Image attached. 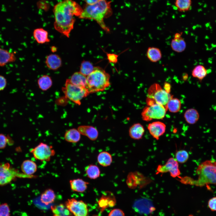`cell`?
Wrapping results in <instances>:
<instances>
[{"mask_svg": "<svg viewBox=\"0 0 216 216\" xmlns=\"http://www.w3.org/2000/svg\"><path fill=\"white\" fill-rule=\"evenodd\" d=\"M83 11V8L73 0H63L56 4L53 9L55 29L68 38L74 28L75 19Z\"/></svg>", "mask_w": 216, "mask_h": 216, "instance_id": "1", "label": "cell"}, {"mask_svg": "<svg viewBox=\"0 0 216 216\" xmlns=\"http://www.w3.org/2000/svg\"><path fill=\"white\" fill-rule=\"evenodd\" d=\"M112 11L111 2L107 0H99L92 5L86 4L83 8V11L79 18L93 20L96 21L104 30L109 32V29L104 22L105 18L110 16Z\"/></svg>", "mask_w": 216, "mask_h": 216, "instance_id": "2", "label": "cell"}, {"mask_svg": "<svg viewBox=\"0 0 216 216\" xmlns=\"http://www.w3.org/2000/svg\"><path fill=\"white\" fill-rule=\"evenodd\" d=\"M198 178L194 180L190 178L188 184L202 187L208 184L216 185V161L208 160L201 163L196 171Z\"/></svg>", "mask_w": 216, "mask_h": 216, "instance_id": "3", "label": "cell"}, {"mask_svg": "<svg viewBox=\"0 0 216 216\" xmlns=\"http://www.w3.org/2000/svg\"><path fill=\"white\" fill-rule=\"evenodd\" d=\"M110 76L104 70L95 67L94 70L87 76L86 88L89 93L104 90L110 85Z\"/></svg>", "mask_w": 216, "mask_h": 216, "instance_id": "4", "label": "cell"}, {"mask_svg": "<svg viewBox=\"0 0 216 216\" xmlns=\"http://www.w3.org/2000/svg\"><path fill=\"white\" fill-rule=\"evenodd\" d=\"M172 97L170 93L163 89L158 83L152 85L149 88L146 99L148 106L156 103L166 107L169 100Z\"/></svg>", "mask_w": 216, "mask_h": 216, "instance_id": "5", "label": "cell"}, {"mask_svg": "<svg viewBox=\"0 0 216 216\" xmlns=\"http://www.w3.org/2000/svg\"><path fill=\"white\" fill-rule=\"evenodd\" d=\"M62 90L66 97L79 105H80L82 100L90 94L86 88L73 84L69 79H67Z\"/></svg>", "mask_w": 216, "mask_h": 216, "instance_id": "6", "label": "cell"}, {"mask_svg": "<svg viewBox=\"0 0 216 216\" xmlns=\"http://www.w3.org/2000/svg\"><path fill=\"white\" fill-rule=\"evenodd\" d=\"M167 110L165 106L154 104L144 108L141 113L142 118L146 121L153 119H162L164 117Z\"/></svg>", "mask_w": 216, "mask_h": 216, "instance_id": "7", "label": "cell"}, {"mask_svg": "<svg viewBox=\"0 0 216 216\" xmlns=\"http://www.w3.org/2000/svg\"><path fill=\"white\" fill-rule=\"evenodd\" d=\"M30 152L35 159L40 161H49L56 152L52 146L40 142L32 148Z\"/></svg>", "mask_w": 216, "mask_h": 216, "instance_id": "8", "label": "cell"}, {"mask_svg": "<svg viewBox=\"0 0 216 216\" xmlns=\"http://www.w3.org/2000/svg\"><path fill=\"white\" fill-rule=\"evenodd\" d=\"M64 205L74 216H87L88 215L87 205L82 200L74 198L68 199Z\"/></svg>", "mask_w": 216, "mask_h": 216, "instance_id": "9", "label": "cell"}, {"mask_svg": "<svg viewBox=\"0 0 216 216\" xmlns=\"http://www.w3.org/2000/svg\"><path fill=\"white\" fill-rule=\"evenodd\" d=\"M18 176L17 171L11 167L9 164H0V185L8 184Z\"/></svg>", "mask_w": 216, "mask_h": 216, "instance_id": "10", "label": "cell"}, {"mask_svg": "<svg viewBox=\"0 0 216 216\" xmlns=\"http://www.w3.org/2000/svg\"><path fill=\"white\" fill-rule=\"evenodd\" d=\"M157 170L158 173L169 172L173 178L178 177L180 174L178 162L172 158H170L164 165H158Z\"/></svg>", "mask_w": 216, "mask_h": 216, "instance_id": "11", "label": "cell"}, {"mask_svg": "<svg viewBox=\"0 0 216 216\" xmlns=\"http://www.w3.org/2000/svg\"><path fill=\"white\" fill-rule=\"evenodd\" d=\"M148 129L150 134L154 138L158 140L165 132L166 126L163 123L157 121L149 124Z\"/></svg>", "mask_w": 216, "mask_h": 216, "instance_id": "12", "label": "cell"}, {"mask_svg": "<svg viewBox=\"0 0 216 216\" xmlns=\"http://www.w3.org/2000/svg\"><path fill=\"white\" fill-rule=\"evenodd\" d=\"M182 34V32L176 33L171 40L170 44L172 50L178 53L184 51L186 47L185 41L181 37Z\"/></svg>", "mask_w": 216, "mask_h": 216, "instance_id": "13", "label": "cell"}, {"mask_svg": "<svg viewBox=\"0 0 216 216\" xmlns=\"http://www.w3.org/2000/svg\"><path fill=\"white\" fill-rule=\"evenodd\" d=\"M16 57L14 52L2 48L0 45V67L15 62Z\"/></svg>", "mask_w": 216, "mask_h": 216, "instance_id": "14", "label": "cell"}, {"mask_svg": "<svg viewBox=\"0 0 216 216\" xmlns=\"http://www.w3.org/2000/svg\"><path fill=\"white\" fill-rule=\"evenodd\" d=\"M78 130L81 134L86 136L92 140H96L98 136V132L95 127L89 125H81L79 126Z\"/></svg>", "mask_w": 216, "mask_h": 216, "instance_id": "15", "label": "cell"}, {"mask_svg": "<svg viewBox=\"0 0 216 216\" xmlns=\"http://www.w3.org/2000/svg\"><path fill=\"white\" fill-rule=\"evenodd\" d=\"M69 183L71 190L79 193H82L85 191L89 184L88 182L80 178L70 180Z\"/></svg>", "mask_w": 216, "mask_h": 216, "instance_id": "16", "label": "cell"}, {"mask_svg": "<svg viewBox=\"0 0 216 216\" xmlns=\"http://www.w3.org/2000/svg\"><path fill=\"white\" fill-rule=\"evenodd\" d=\"M45 62L47 67L52 70L58 69L62 65L61 58L56 54H51L48 56L46 57Z\"/></svg>", "mask_w": 216, "mask_h": 216, "instance_id": "17", "label": "cell"}, {"mask_svg": "<svg viewBox=\"0 0 216 216\" xmlns=\"http://www.w3.org/2000/svg\"><path fill=\"white\" fill-rule=\"evenodd\" d=\"M21 169L24 174L31 175L37 171V166L34 161L27 159L22 162L21 165Z\"/></svg>", "mask_w": 216, "mask_h": 216, "instance_id": "18", "label": "cell"}, {"mask_svg": "<svg viewBox=\"0 0 216 216\" xmlns=\"http://www.w3.org/2000/svg\"><path fill=\"white\" fill-rule=\"evenodd\" d=\"M145 132L143 126L140 123H135L132 125L129 129V133L130 137L134 140L141 139Z\"/></svg>", "mask_w": 216, "mask_h": 216, "instance_id": "19", "label": "cell"}, {"mask_svg": "<svg viewBox=\"0 0 216 216\" xmlns=\"http://www.w3.org/2000/svg\"><path fill=\"white\" fill-rule=\"evenodd\" d=\"M33 34L35 39L39 44H43L50 41L47 31L43 28L35 29L34 31Z\"/></svg>", "mask_w": 216, "mask_h": 216, "instance_id": "20", "label": "cell"}, {"mask_svg": "<svg viewBox=\"0 0 216 216\" xmlns=\"http://www.w3.org/2000/svg\"><path fill=\"white\" fill-rule=\"evenodd\" d=\"M69 80L74 85L86 88L87 76L80 72L74 73Z\"/></svg>", "mask_w": 216, "mask_h": 216, "instance_id": "21", "label": "cell"}, {"mask_svg": "<svg viewBox=\"0 0 216 216\" xmlns=\"http://www.w3.org/2000/svg\"><path fill=\"white\" fill-rule=\"evenodd\" d=\"M53 216H73L64 204H60L51 207Z\"/></svg>", "mask_w": 216, "mask_h": 216, "instance_id": "22", "label": "cell"}, {"mask_svg": "<svg viewBox=\"0 0 216 216\" xmlns=\"http://www.w3.org/2000/svg\"><path fill=\"white\" fill-rule=\"evenodd\" d=\"M64 137L65 140L67 142L72 143H77L80 140L81 134L78 129L72 128L66 132Z\"/></svg>", "mask_w": 216, "mask_h": 216, "instance_id": "23", "label": "cell"}, {"mask_svg": "<svg viewBox=\"0 0 216 216\" xmlns=\"http://www.w3.org/2000/svg\"><path fill=\"white\" fill-rule=\"evenodd\" d=\"M56 197V194L54 191L51 188H48L41 194L40 199L42 203L48 205L53 203Z\"/></svg>", "mask_w": 216, "mask_h": 216, "instance_id": "24", "label": "cell"}, {"mask_svg": "<svg viewBox=\"0 0 216 216\" xmlns=\"http://www.w3.org/2000/svg\"><path fill=\"white\" fill-rule=\"evenodd\" d=\"M184 116L186 122L192 124H195L198 121L200 115L197 110L194 108H190L185 112Z\"/></svg>", "mask_w": 216, "mask_h": 216, "instance_id": "25", "label": "cell"}, {"mask_svg": "<svg viewBox=\"0 0 216 216\" xmlns=\"http://www.w3.org/2000/svg\"><path fill=\"white\" fill-rule=\"evenodd\" d=\"M146 56L151 62H156L161 59L162 54L159 48L154 47H148L147 50Z\"/></svg>", "mask_w": 216, "mask_h": 216, "instance_id": "26", "label": "cell"}, {"mask_svg": "<svg viewBox=\"0 0 216 216\" xmlns=\"http://www.w3.org/2000/svg\"><path fill=\"white\" fill-rule=\"evenodd\" d=\"M112 158L109 152L103 151L100 152L97 157V161L100 165L104 167L110 166L112 162Z\"/></svg>", "mask_w": 216, "mask_h": 216, "instance_id": "27", "label": "cell"}, {"mask_svg": "<svg viewBox=\"0 0 216 216\" xmlns=\"http://www.w3.org/2000/svg\"><path fill=\"white\" fill-rule=\"evenodd\" d=\"M39 88L42 90L46 91L51 88L52 84L51 77L48 75H44L40 77L38 80Z\"/></svg>", "mask_w": 216, "mask_h": 216, "instance_id": "28", "label": "cell"}, {"mask_svg": "<svg viewBox=\"0 0 216 216\" xmlns=\"http://www.w3.org/2000/svg\"><path fill=\"white\" fill-rule=\"evenodd\" d=\"M208 71L203 66L198 65L196 66L192 71V75L201 81L207 75Z\"/></svg>", "mask_w": 216, "mask_h": 216, "instance_id": "29", "label": "cell"}, {"mask_svg": "<svg viewBox=\"0 0 216 216\" xmlns=\"http://www.w3.org/2000/svg\"><path fill=\"white\" fill-rule=\"evenodd\" d=\"M87 176L91 179H96L100 175V170L99 167L96 165L89 164L85 169Z\"/></svg>", "mask_w": 216, "mask_h": 216, "instance_id": "30", "label": "cell"}, {"mask_svg": "<svg viewBox=\"0 0 216 216\" xmlns=\"http://www.w3.org/2000/svg\"><path fill=\"white\" fill-rule=\"evenodd\" d=\"M192 0H175V5L177 10L184 12L189 11L192 5Z\"/></svg>", "mask_w": 216, "mask_h": 216, "instance_id": "31", "label": "cell"}, {"mask_svg": "<svg viewBox=\"0 0 216 216\" xmlns=\"http://www.w3.org/2000/svg\"><path fill=\"white\" fill-rule=\"evenodd\" d=\"M166 107L167 110L171 112H178L181 108V102L178 99L172 97L169 100Z\"/></svg>", "mask_w": 216, "mask_h": 216, "instance_id": "32", "label": "cell"}, {"mask_svg": "<svg viewBox=\"0 0 216 216\" xmlns=\"http://www.w3.org/2000/svg\"><path fill=\"white\" fill-rule=\"evenodd\" d=\"M95 68L91 62L84 61L81 64L80 72L87 76L94 71Z\"/></svg>", "mask_w": 216, "mask_h": 216, "instance_id": "33", "label": "cell"}, {"mask_svg": "<svg viewBox=\"0 0 216 216\" xmlns=\"http://www.w3.org/2000/svg\"><path fill=\"white\" fill-rule=\"evenodd\" d=\"M189 157L188 153L184 150L178 151L175 154V159L178 163L181 164L186 162L188 159Z\"/></svg>", "mask_w": 216, "mask_h": 216, "instance_id": "34", "label": "cell"}, {"mask_svg": "<svg viewBox=\"0 0 216 216\" xmlns=\"http://www.w3.org/2000/svg\"><path fill=\"white\" fill-rule=\"evenodd\" d=\"M0 216H10V208L7 203L0 204Z\"/></svg>", "mask_w": 216, "mask_h": 216, "instance_id": "35", "label": "cell"}, {"mask_svg": "<svg viewBox=\"0 0 216 216\" xmlns=\"http://www.w3.org/2000/svg\"><path fill=\"white\" fill-rule=\"evenodd\" d=\"M9 138L3 134H0V149L5 148L8 142Z\"/></svg>", "mask_w": 216, "mask_h": 216, "instance_id": "36", "label": "cell"}, {"mask_svg": "<svg viewBox=\"0 0 216 216\" xmlns=\"http://www.w3.org/2000/svg\"><path fill=\"white\" fill-rule=\"evenodd\" d=\"M208 206L212 211H216V196L212 197L208 200Z\"/></svg>", "mask_w": 216, "mask_h": 216, "instance_id": "37", "label": "cell"}, {"mask_svg": "<svg viewBox=\"0 0 216 216\" xmlns=\"http://www.w3.org/2000/svg\"><path fill=\"white\" fill-rule=\"evenodd\" d=\"M108 216H125V215L122 210L119 208H115L111 211Z\"/></svg>", "mask_w": 216, "mask_h": 216, "instance_id": "38", "label": "cell"}, {"mask_svg": "<svg viewBox=\"0 0 216 216\" xmlns=\"http://www.w3.org/2000/svg\"><path fill=\"white\" fill-rule=\"evenodd\" d=\"M7 85V81L5 77L0 75V91L3 90L6 88Z\"/></svg>", "mask_w": 216, "mask_h": 216, "instance_id": "39", "label": "cell"}, {"mask_svg": "<svg viewBox=\"0 0 216 216\" xmlns=\"http://www.w3.org/2000/svg\"><path fill=\"white\" fill-rule=\"evenodd\" d=\"M107 59L110 62L116 63L117 62V55L114 54L107 53Z\"/></svg>", "mask_w": 216, "mask_h": 216, "instance_id": "40", "label": "cell"}, {"mask_svg": "<svg viewBox=\"0 0 216 216\" xmlns=\"http://www.w3.org/2000/svg\"><path fill=\"white\" fill-rule=\"evenodd\" d=\"M68 99L65 96L64 98H62L59 99L58 100V104H59L61 105H64L65 104L67 103V101Z\"/></svg>", "mask_w": 216, "mask_h": 216, "instance_id": "41", "label": "cell"}, {"mask_svg": "<svg viewBox=\"0 0 216 216\" xmlns=\"http://www.w3.org/2000/svg\"><path fill=\"white\" fill-rule=\"evenodd\" d=\"M164 90L167 92L170 93L171 88L170 85L167 82H165L164 84Z\"/></svg>", "mask_w": 216, "mask_h": 216, "instance_id": "42", "label": "cell"}, {"mask_svg": "<svg viewBox=\"0 0 216 216\" xmlns=\"http://www.w3.org/2000/svg\"><path fill=\"white\" fill-rule=\"evenodd\" d=\"M99 0H84L86 4L92 5L97 3Z\"/></svg>", "mask_w": 216, "mask_h": 216, "instance_id": "43", "label": "cell"}, {"mask_svg": "<svg viewBox=\"0 0 216 216\" xmlns=\"http://www.w3.org/2000/svg\"><path fill=\"white\" fill-rule=\"evenodd\" d=\"M51 51L52 52H55L56 51V48L55 46H52L51 48Z\"/></svg>", "mask_w": 216, "mask_h": 216, "instance_id": "44", "label": "cell"}, {"mask_svg": "<svg viewBox=\"0 0 216 216\" xmlns=\"http://www.w3.org/2000/svg\"><path fill=\"white\" fill-rule=\"evenodd\" d=\"M188 216H194L193 214H190L188 215Z\"/></svg>", "mask_w": 216, "mask_h": 216, "instance_id": "45", "label": "cell"}]
</instances>
